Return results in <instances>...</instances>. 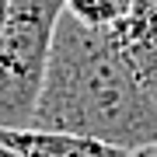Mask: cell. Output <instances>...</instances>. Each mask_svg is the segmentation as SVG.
<instances>
[{"instance_id": "6da1fadb", "label": "cell", "mask_w": 157, "mask_h": 157, "mask_svg": "<svg viewBox=\"0 0 157 157\" xmlns=\"http://www.w3.org/2000/svg\"><path fill=\"white\" fill-rule=\"evenodd\" d=\"M32 126L136 150L157 140V101L112 35L63 11Z\"/></svg>"}, {"instance_id": "7a4b0ae2", "label": "cell", "mask_w": 157, "mask_h": 157, "mask_svg": "<svg viewBox=\"0 0 157 157\" xmlns=\"http://www.w3.org/2000/svg\"><path fill=\"white\" fill-rule=\"evenodd\" d=\"M59 17L63 0H11L0 32V126H32Z\"/></svg>"}, {"instance_id": "3957f363", "label": "cell", "mask_w": 157, "mask_h": 157, "mask_svg": "<svg viewBox=\"0 0 157 157\" xmlns=\"http://www.w3.org/2000/svg\"><path fill=\"white\" fill-rule=\"evenodd\" d=\"M108 35L157 101V0H133L129 14L115 28H108Z\"/></svg>"}, {"instance_id": "277c9868", "label": "cell", "mask_w": 157, "mask_h": 157, "mask_svg": "<svg viewBox=\"0 0 157 157\" xmlns=\"http://www.w3.org/2000/svg\"><path fill=\"white\" fill-rule=\"evenodd\" d=\"M0 143H7L21 157H129V150L112 147L94 136L59 133V129H7L0 126Z\"/></svg>"}, {"instance_id": "5b68a950", "label": "cell", "mask_w": 157, "mask_h": 157, "mask_svg": "<svg viewBox=\"0 0 157 157\" xmlns=\"http://www.w3.org/2000/svg\"><path fill=\"white\" fill-rule=\"evenodd\" d=\"M133 0H63V11L73 14L77 21L91 25V28H115L129 14Z\"/></svg>"}, {"instance_id": "8992f818", "label": "cell", "mask_w": 157, "mask_h": 157, "mask_svg": "<svg viewBox=\"0 0 157 157\" xmlns=\"http://www.w3.org/2000/svg\"><path fill=\"white\" fill-rule=\"evenodd\" d=\"M129 157H157V140L147 143V147H136V150H129Z\"/></svg>"}, {"instance_id": "52a82bcc", "label": "cell", "mask_w": 157, "mask_h": 157, "mask_svg": "<svg viewBox=\"0 0 157 157\" xmlns=\"http://www.w3.org/2000/svg\"><path fill=\"white\" fill-rule=\"evenodd\" d=\"M7 17H11V0H0V32H4Z\"/></svg>"}, {"instance_id": "ba28073f", "label": "cell", "mask_w": 157, "mask_h": 157, "mask_svg": "<svg viewBox=\"0 0 157 157\" xmlns=\"http://www.w3.org/2000/svg\"><path fill=\"white\" fill-rule=\"evenodd\" d=\"M0 157H21V154H17V150H11L7 143H0Z\"/></svg>"}]
</instances>
